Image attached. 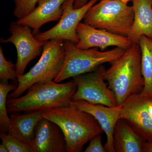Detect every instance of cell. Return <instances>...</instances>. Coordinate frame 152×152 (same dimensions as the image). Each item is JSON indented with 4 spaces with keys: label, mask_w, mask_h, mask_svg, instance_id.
I'll list each match as a JSON object with an SVG mask.
<instances>
[{
    "label": "cell",
    "mask_w": 152,
    "mask_h": 152,
    "mask_svg": "<svg viewBox=\"0 0 152 152\" xmlns=\"http://www.w3.org/2000/svg\"><path fill=\"white\" fill-rule=\"evenodd\" d=\"M43 118L53 122L62 131L67 152L82 151L84 146L93 137L104 132L92 115L71 103L43 111Z\"/></svg>",
    "instance_id": "obj_1"
},
{
    "label": "cell",
    "mask_w": 152,
    "mask_h": 152,
    "mask_svg": "<svg viewBox=\"0 0 152 152\" xmlns=\"http://www.w3.org/2000/svg\"><path fill=\"white\" fill-rule=\"evenodd\" d=\"M111 64L105 72V80L113 93L117 106H122L131 95L140 94L144 88L139 44L133 43Z\"/></svg>",
    "instance_id": "obj_2"
},
{
    "label": "cell",
    "mask_w": 152,
    "mask_h": 152,
    "mask_svg": "<svg viewBox=\"0 0 152 152\" xmlns=\"http://www.w3.org/2000/svg\"><path fill=\"white\" fill-rule=\"evenodd\" d=\"M77 90L74 82L60 83L53 81L39 83L28 89L24 96L8 99V113L44 111L69 105Z\"/></svg>",
    "instance_id": "obj_3"
},
{
    "label": "cell",
    "mask_w": 152,
    "mask_h": 152,
    "mask_svg": "<svg viewBox=\"0 0 152 152\" xmlns=\"http://www.w3.org/2000/svg\"><path fill=\"white\" fill-rule=\"evenodd\" d=\"M64 41L53 39L45 42L40 58L28 72L18 77L16 89L8 96V99L21 96L35 84L54 81L61 69L64 61Z\"/></svg>",
    "instance_id": "obj_4"
},
{
    "label": "cell",
    "mask_w": 152,
    "mask_h": 152,
    "mask_svg": "<svg viewBox=\"0 0 152 152\" xmlns=\"http://www.w3.org/2000/svg\"><path fill=\"white\" fill-rule=\"evenodd\" d=\"M64 61L59 73L54 80L56 83L92 72L105 63H113L126 51L118 47L107 51H100L96 48L83 50L68 41H64Z\"/></svg>",
    "instance_id": "obj_5"
},
{
    "label": "cell",
    "mask_w": 152,
    "mask_h": 152,
    "mask_svg": "<svg viewBox=\"0 0 152 152\" xmlns=\"http://www.w3.org/2000/svg\"><path fill=\"white\" fill-rule=\"evenodd\" d=\"M134 20L132 6L118 0H101L87 12L84 23L96 28L129 37Z\"/></svg>",
    "instance_id": "obj_6"
},
{
    "label": "cell",
    "mask_w": 152,
    "mask_h": 152,
    "mask_svg": "<svg viewBox=\"0 0 152 152\" xmlns=\"http://www.w3.org/2000/svg\"><path fill=\"white\" fill-rule=\"evenodd\" d=\"M106 70L102 65L92 72L74 77L77 90L72 101L84 100L94 104L116 107L113 93L105 82Z\"/></svg>",
    "instance_id": "obj_7"
},
{
    "label": "cell",
    "mask_w": 152,
    "mask_h": 152,
    "mask_svg": "<svg viewBox=\"0 0 152 152\" xmlns=\"http://www.w3.org/2000/svg\"><path fill=\"white\" fill-rule=\"evenodd\" d=\"M75 0H66L62 5V15L58 23L50 29L34 35L36 39L42 42L59 39L70 41L76 44L79 42L77 28L85 15L98 0H90L86 4L75 9Z\"/></svg>",
    "instance_id": "obj_8"
},
{
    "label": "cell",
    "mask_w": 152,
    "mask_h": 152,
    "mask_svg": "<svg viewBox=\"0 0 152 152\" xmlns=\"http://www.w3.org/2000/svg\"><path fill=\"white\" fill-rule=\"evenodd\" d=\"M11 35L3 43H12L16 48L18 59L15 65L18 77L24 74L27 66L40 55L45 42L38 40L27 26L12 22L9 29Z\"/></svg>",
    "instance_id": "obj_9"
},
{
    "label": "cell",
    "mask_w": 152,
    "mask_h": 152,
    "mask_svg": "<svg viewBox=\"0 0 152 152\" xmlns=\"http://www.w3.org/2000/svg\"><path fill=\"white\" fill-rule=\"evenodd\" d=\"M148 98L140 94L131 95L122 105L121 118L145 141L152 142V119L146 106Z\"/></svg>",
    "instance_id": "obj_10"
},
{
    "label": "cell",
    "mask_w": 152,
    "mask_h": 152,
    "mask_svg": "<svg viewBox=\"0 0 152 152\" xmlns=\"http://www.w3.org/2000/svg\"><path fill=\"white\" fill-rule=\"evenodd\" d=\"M77 34L79 42L76 46L83 50L96 48L103 51L108 47L114 46L126 50L133 44L129 37L96 28L84 23L80 22L78 25Z\"/></svg>",
    "instance_id": "obj_11"
},
{
    "label": "cell",
    "mask_w": 152,
    "mask_h": 152,
    "mask_svg": "<svg viewBox=\"0 0 152 152\" xmlns=\"http://www.w3.org/2000/svg\"><path fill=\"white\" fill-rule=\"evenodd\" d=\"M70 103L94 117L105 133L107 141L104 146L106 151L115 152L113 143L114 129L118 120L121 118L122 106L109 107L84 100L72 101Z\"/></svg>",
    "instance_id": "obj_12"
},
{
    "label": "cell",
    "mask_w": 152,
    "mask_h": 152,
    "mask_svg": "<svg viewBox=\"0 0 152 152\" xmlns=\"http://www.w3.org/2000/svg\"><path fill=\"white\" fill-rule=\"evenodd\" d=\"M33 149L34 152H67L64 136L58 126L42 119L36 127Z\"/></svg>",
    "instance_id": "obj_13"
},
{
    "label": "cell",
    "mask_w": 152,
    "mask_h": 152,
    "mask_svg": "<svg viewBox=\"0 0 152 152\" xmlns=\"http://www.w3.org/2000/svg\"><path fill=\"white\" fill-rule=\"evenodd\" d=\"M66 0H39L38 6L26 16L18 19V24L33 29L34 34L39 32L44 24L59 21L62 15V5Z\"/></svg>",
    "instance_id": "obj_14"
},
{
    "label": "cell",
    "mask_w": 152,
    "mask_h": 152,
    "mask_svg": "<svg viewBox=\"0 0 152 152\" xmlns=\"http://www.w3.org/2000/svg\"><path fill=\"white\" fill-rule=\"evenodd\" d=\"M42 113L43 111H39L26 112L24 114L12 113L10 117L7 133L15 136L33 148L36 127L40 121L43 118Z\"/></svg>",
    "instance_id": "obj_15"
},
{
    "label": "cell",
    "mask_w": 152,
    "mask_h": 152,
    "mask_svg": "<svg viewBox=\"0 0 152 152\" xmlns=\"http://www.w3.org/2000/svg\"><path fill=\"white\" fill-rule=\"evenodd\" d=\"M132 2L134 20L129 37L136 44L142 36L152 39V0H133Z\"/></svg>",
    "instance_id": "obj_16"
},
{
    "label": "cell",
    "mask_w": 152,
    "mask_h": 152,
    "mask_svg": "<svg viewBox=\"0 0 152 152\" xmlns=\"http://www.w3.org/2000/svg\"><path fill=\"white\" fill-rule=\"evenodd\" d=\"M145 141L124 120H118L113 133L115 152H143Z\"/></svg>",
    "instance_id": "obj_17"
},
{
    "label": "cell",
    "mask_w": 152,
    "mask_h": 152,
    "mask_svg": "<svg viewBox=\"0 0 152 152\" xmlns=\"http://www.w3.org/2000/svg\"><path fill=\"white\" fill-rule=\"evenodd\" d=\"M141 51L142 72L144 88L140 94L152 99V39L142 36L139 40Z\"/></svg>",
    "instance_id": "obj_18"
},
{
    "label": "cell",
    "mask_w": 152,
    "mask_h": 152,
    "mask_svg": "<svg viewBox=\"0 0 152 152\" xmlns=\"http://www.w3.org/2000/svg\"><path fill=\"white\" fill-rule=\"evenodd\" d=\"M17 86L6 83H0V129L1 132L8 133L10 118L7 109L8 94L11 91L16 89Z\"/></svg>",
    "instance_id": "obj_19"
},
{
    "label": "cell",
    "mask_w": 152,
    "mask_h": 152,
    "mask_svg": "<svg viewBox=\"0 0 152 152\" xmlns=\"http://www.w3.org/2000/svg\"><path fill=\"white\" fill-rule=\"evenodd\" d=\"M0 138L9 152H34L30 146L9 133L1 132Z\"/></svg>",
    "instance_id": "obj_20"
},
{
    "label": "cell",
    "mask_w": 152,
    "mask_h": 152,
    "mask_svg": "<svg viewBox=\"0 0 152 152\" xmlns=\"http://www.w3.org/2000/svg\"><path fill=\"white\" fill-rule=\"evenodd\" d=\"M0 79L1 83H7L9 80L18 81L16 66L11 61L6 59L3 54V49L0 48Z\"/></svg>",
    "instance_id": "obj_21"
},
{
    "label": "cell",
    "mask_w": 152,
    "mask_h": 152,
    "mask_svg": "<svg viewBox=\"0 0 152 152\" xmlns=\"http://www.w3.org/2000/svg\"><path fill=\"white\" fill-rule=\"evenodd\" d=\"M39 0H15L14 16L18 19L26 16L35 8Z\"/></svg>",
    "instance_id": "obj_22"
},
{
    "label": "cell",
    "mask_w": 152,
    "mask_h": 152,
    "mask_svg": "<svg viewBox=\"0 0 152 152\" xmlns=\"http://www.w3.org/2000/svg\"><path fill=\"white\" fill-rule=\"evenodd\" d=\"M85 152H106L104 146L102 143L101 134H98L90 140L89 144L84 151Z\"/></svg>",
    "instance_id": "obj_23"
},
{
    "label": "cell",
    "mask_w": 152,
    "mask_h": 152,
    "mask_svg": "<svg viewBox=\"0 0 152 152\" xmlns=\"http://www.w3.org/2000/svg\"><path fill=\"white\" fill-rule=\"evenodd\" d=\"M89 0H75L74 4L75 9L80 8L86 4L88 2Z\"/></svg>",
    "instance_id": "obj_24"
},
{
    "label": "cell",
    "mask_w": 152,
    "mask_h": 152,
    "mask_svg": "<svg viewBox=\"0 0 152 152\" xmlns=\"http://www.w3.org/2000/svg\"><path fill=\"white\" fill-rule=\"evenodd\" d=\"M143 152H152V142L147 141L144 142Z\"/></svg>",
    "instance_id": "obj_25"
},
{
    "label": "cell",
    "mask_w": 152,
    "mask_h": 152,
    "mask_svg": "<svg viewBox=\"0 0 152 152\" xmlns=\"http://www.w3.org/2000/svg\"><path fill=\"white\" fill-rule=\"evenodd\" d=\"M147 109L150 116L152 119V99L148 98L147 102Z\"/></svg>",
    "instance_id": "obj_26"
},
{
    "label": "cell",
    "mask_w": 152,
    "mask_h": 152,
    "mask_svg": "<svg viewBox=\"0 0 152 152\" xmlns=\"http://www.w3.org/2000/svg\"><path fill=\"white\" fill-rule=\"evenodd\" d=\"M0 152H8L9 151L7 148V147L2 143L0 145Z\"/></svg>",
    "instance_id": "obj_27"
},
{
    "label": "cell",
    "mask_w": 152,
    "mask_h": 152,
    "mask_svg": "<svg viewBox=\"0 0 152 152\" xmlns=\"http://www.w3.org/2000/svg\"><path fill=\"white\" fill-rule=\"evenodd\" d=\"M118 1H121L125 3L126 4H128V3L130 1H133V0H118Z\"/></svg>",
    "instance_id": "obj_28"
}]
</instances>
